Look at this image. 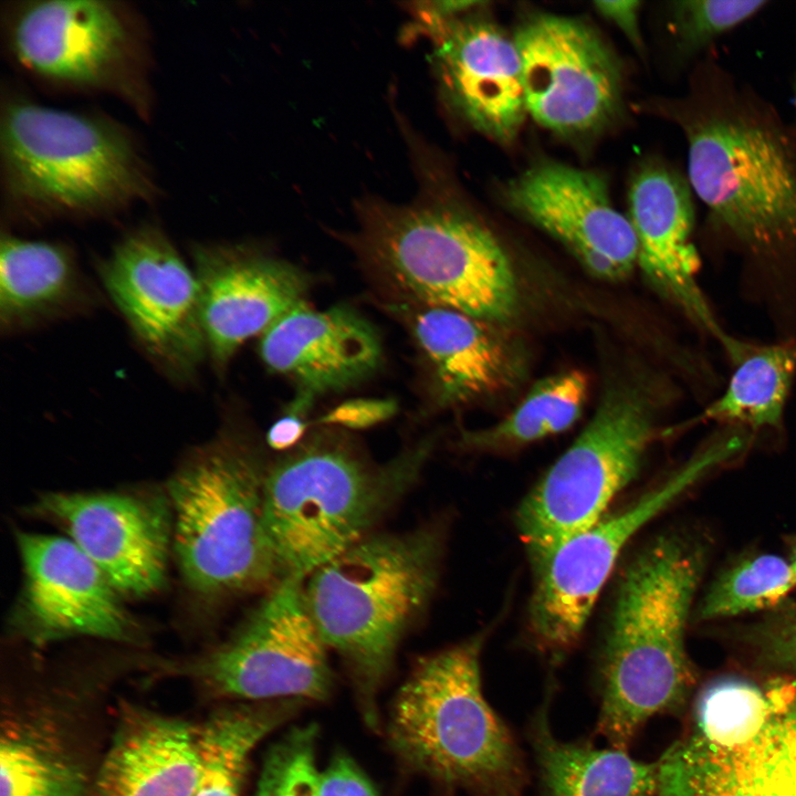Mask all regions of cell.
I'll return each mask as SVG.
<instances>
[{"mask_svg":"<svg viewBox=\"0 0 796 796\" xmlns=\"http://www.w3.org/2000/svg\"><path fill=\"white\" fill-rule=\"evenodd\" d=\"M192 270L214 371L226 373L238 349L305 303L310 277L301 269L239 244H195Z\"/></svg>","mask_w":796,"mask_h":796,"instance_id":"17","label":"cell"},{"mask_svg":"<svg viewBox=\"0 0 796 796\" xmlns=\"http://www.w3.org/2000/svg\"><path fill=\"white\" fill-rule=\"evenodd\" d=\"M260 356L272 371L291 378L298 392L289 412L302 415L321 394L369 376L381 358L371 325L347 306L317 311L303 303L261 335Z\"/></svg>","mask_w":796,"mask_h":796,"instance_id":"22","label":"cell"},{"mask_svg":"<svg viewBox=\"0 0 796 796\" xmlns=\"http://www.w3.org/2000/svg\"><path fill=\"white\" fill-rule=\"evenodd\" d=\"M29 514L62 528L121 596L144 597L165 585L174 532L168 495L49 492Z\"/></svg>","mask_w":796,"mask_h":796,"instance_id":"15","label":"cell"},{"mask_svg":"<svg viewBox=\"0 0 796 796\" xmlns=\"http://www.w3.org/2000/svg\"><path fill=\"white\" fill-rule=\"evenodd\" d=\"M767 1L690 0L672 2L670 29L679 54L689 60L716 39L750 20Z\"/></svg>","mask_w":796,"mask_h":796,"instance_id":"33","label":"cell"},{"mask_svg":"<svg viewBox=\"0 0 796 796\" xmlns=\"http://www.w3.org/2000/svg\"><path fill=\"white\" fill-rule=\"evenodd\" d=\"M0 124L8 190L31 208L90 214L149 193L148 177L130 138L112 123L13 101L4 107Z\"/></svg>","mask_w":796,"mask_h":796,"instance_id":"9","label":"cell"},{"mask_svg":"<svg viewBox=\"0 0 796 796\" xmlns=\"http://www.w3.org/2000/svg\"><path fill=\"white\" fill-rule=\"evenodd\" d=\"M82 764L55 733L42 725L9 719L0 740V796H83Z\"/></svg>","mask_w":796,"mask_h":796,"instance_id":"29","label":"cell"},{"mask_svg":"<svg viewBox=\"0 0 796 796\" xmlns=\"http://www.w3.org/2000/svg\"><path fill=\"white\" fill-rule=\"evenodd\" d=\"M318 796H377L369 779L346 755L335 756L320 772Z\"/></svg>","mask_w":796,"mask_h":796,"instance_id":"37","label":"cell"},{"mask_svg":"<svg viewBox=\"0 0 796 796\" xmlns=\"http://www.w3.org/2000/svg\"><path fill=\"white\" fill-rule=\"evenodd\" d=\"M549 695L544 699L530 727L542 796H657V762L557 739L549 725Z\"/></svg>","mask_w":796,"mask_h":796,"instance_id":"26","label":"cell"},{"mask_svg":"<svg viewBox=\"0 0 796 796\" xmlns=\"http://www.w3.org/2000/svg\"><path fill=\"white\" fill-rule=\"evenodd\" d=\"M306 427L301 415L289 412L271 426L266 434V443L275 451L294 449L302 441Z\"/></svg>","mask_w":796,"mask_h":796,"instance_id":"39","label":"cell"},{"mask_svg":"<svg viewBox=\"0 0 796 796\" xmlns=\"http://www.w3.org/2000/svg\"><path fill=\"white\" fill-rule=\"evenodd\" d=\"M693 193L689 179L677 170L649 164L630 184L628 218L637 239V264L648 282L702 336L721 347L731 334L720 324L698 283Z\"/></svg>","mask_w":796,"mask_h":796,"instance_id":"19","label":"cell"},{"mask_svg":"<svg viewBox=\"0 0 796 796\" xmlns=\"http://www.w3.org/2000/svg\"><path fill=\"white\" fill-rule=\"evenodd\" d=\"M677 387L662 373L635 371L612 381L572 446L520 504L515 523L534 567L604 516L637 475Z\"/></svg>","mask_w":796,"mask_h":796,"instance_id":"8","label":"cell"},{"mask_svg":"<svg viewBox=\"0 0 796 796\" xmlns=\"http://www.w3.org/2000/svg\"><path fill=\"white\" fill-rule=\"evenodd\" d=\"M12 49L30 71L61 83L102 87L133 62L134 40L123 12L95 0L33 1L11 27Z\"/></svg>","mask_w":796,"mask_h":796,"instance_id":"20","label":"cell"},{"mask_svg":"<svg viewBox=\"0 0 796 796\" xmlns=\"http://www.w3.org/2000/svg\"><path fill=\"white\" fill-rule=\"evenodd\" d=\"M511 208L558 240L595 276L617 281L637 265L629 218L612 205L591 171L557 163L531 167L505 188Z\"/></svg>","mask_w":796,"mask_h":796,"instance_id":"18","label":"cell"},{"mask_svg":"<svg viewBox=\"0 0 796 796\" xmlns=\"http://www.w3.org/2000/svg\"><path fill=\"white\" fill-rule=\"evenodd\" d=\"M266 469L249 439L227 427L189 451L168 481L181 577L205 601L277 580L263 524Z\"/></svg>","mask_w":796,"mask_h":796,"instance_id":"7","label":"cell"},{"mask_svg":"<svg viewBox=\"0 0 796 796\" xmlns=\"http://www.w3.org/2000/svg\"><path fill=\"white\" fill-rule=\"evenodd\" d=\"M795 109H796V85H795Z\"/></svg>","mask_w":796,"mask_h":796,"instance_id":"41","label":"cell"},{"mask_svg":"<svg viewBox=\"0 0 796 796\" xmlns=\"http://www.w3.org/2000/svg\"><path fill=\"white\" fill-rule=\"evenodd\" d=\"M754 439L742 428L721 426L664 480L566 541L537 565L530 607L536 646L555 659L570 650L633 535L704 478L744 454Z\"/></svg>","mask_w":796,"mask_h":796,"instance_id":"10","label":"cell"},{"mask_svg":"<svg viewBox=\"0 0 796 796\" xmlns=\"http://www.w3.org/2000/svg\"><path fill=\"white\" fill-rule=\"evenodd\" d=\"M522 64L527 114L541 126L575 136L601 128L621 98L619 63L582 21L554 14L525 20L513 36Z\"/></svg>","mask_w":796,"mask_h":796,"instance_id":"13","label":"cell"},{"mask_svg":"<svg viewBox=\"0 0 796 796\" xmlns=\"http://www.w3.org/2000/svg\"><path fill=\"white\" fill-rule=\"evenodd\" d=\"M796 590V569L788 557L753 553L736 558L710 583L693 609V619L710 621L764 614Z\"/></svg>","mask_w":796,"mask_h":796,"instance_id":"31","label":"cell"},{"mask_svg":"<svg viewBox=\"0 0 796 796\" xmlns=\"http://www.w3.org/2000/svg\"><path fill=\"white\" fill-rule=\"evenodd\" d=\"M198 726L146 708H124L96 772L97 796H193Z\"/></svg>","mask_w":796,"mask_h":796,"instance_id":"24","label":"cell"},{"mask_svg":"<svg viewBox=\"0 0 796 796\" xmlns=\"http://www.w3.org/2000/svg\"><path fill=\"white\" fill-rule=\"evenodd\" d=\"M788 558L796 569V535L788 540Z\"/></svg>","mask_w":796,"mask_h":796,"instance_id":"40","label":"cell"},{"mask_svg":"<svg viewBox=\"0 0 796 796\" xmlns=\"http://www.w3.org/2000/svg\"><path fill=\"white\" fill-rule=\"evenodd\" d=\"M0 248L2 334L33 329L87 310L95 301L69 248L11 234L2 235Z\"/></svg>","mask_w":796,"mask_h":796,"instance_id":"25","label":"cell"},{"mask_svg":"<svg viewBox=\"0 0 796 796\" xmlns=\"http://www.w3.org/2000/svg\"><path fill=\"white\" fill-rule=\"evenodd\" d=\"M431 38L440 88L451 108L479 132L511 142L527 114L514 39L485 20L461 17Z\"/></svg>","mask_w":796,"mask_h":796,"instance_id":"21","label":"cell"},{"mask_svg":"<svg viewBox=\"0 0 796 796\" xmlns=\"http://www.w3.org/2000/svg\"><path fill=\"white\" fill-rule=\"evenodd\" d=\"M765 691V720L747 740L721 746L694 732L671 745L657 796H796V680L777 677Z\"/></svg>","mask_w":796,"mask_h":796,"instance_id":"16","label":"cell"},{"mask_svg":"<svg viewBox=\"0 0 796 796\" xmlns=\"http://www.w3.org/2000/svg\"><path fill=\"white\" fill-rule=\"evenodd\" d=\"M353 245L396 304L457 311L491 324L516 313L514 268L483 224L449 203L369 202Z\"/></svg>","mask_w":796,"mask_h":796,"instance_id":"4","label":"cell"},{"mask_svg":"<svg viewBox=\"0 0 796 796\" xmlns=\"http://www.w3.org/2000/svg\"><path fill=\"white\" fill-rule=\"evenodd\" d=\"M594 4L598 12L620 28L633 44L641 45L638 23L641 4L639 1H596Z\"/></svg>","mask_w":796,"mask_h":796,"instance_id":"38","label":"cell"},{"mask_svg":"<svg viewBox=\"0 0 796 796\" xmlns=\"http://www.w3.org/2000/svg\"><path fill=\"white\" fill-rule=\"evenodd\" d=\"M483 639L474 636L416 662L392 706L390 741L409 765L450 792L523 796V754L483 694Z\"/></svg>","mask_w":796,"mask_h":796,"instance_id":"6","label":"cell"},{"mask_svg":"<svg viewBox=\"0 0 796 796\" xmlns=\"http://www.w3.org/2000/svg\"><path fill=\"white\" fill-rule=\"evenodd\" d=\"M767 712L766 691L748 681L725 679L710 685L698 704V733L721 746L752 736Z\"/></svg>","mask_w":796,"mask_h":796,"instance_id":"32","label":"cell"},{"mask_svg":"<svg viewBox=\"0 0 796 796\" xmlns=\"http://www.w3.org/2000/svg\"><path fill=\"white\" fill-rule=\"evenodd\" d=\"M98 273L157 369L178 384L193 381L208 358L199 286L168 237L151 226L130 231L100 263Z\"/></svg>","mask_w":796,"mask_h":796,"instance_id":"12","label":"cell"},{"mask_svg":"<svg viewBox=\"0 0 796 796\" xmlns=\"http://www.w3.org/2000/svg\"><path fill=\"white\" fill-rule=\"evenodd\" d=\"M711 545L670 531L631 559L620 579L600 661L597 733L628 750L652 716L681 708L694 683L685 647Z\"/></svg>","mask_w":796,"mask_h":796,"instance_id":"2","label":"cell"},{"mask_svg":"<svg viewBox=\"0 0 796 796\" xmlns=\"http://www.w3.org/2000/svg\"><path fill=\"white\" fill-rule=\"evenodd\" d=\"M723 353L731 367L725 388L691 423L779 432L796 376V339L762 344L734 336Z\"/></svg>","mask_w":796,"mask_h":796,"instance_id":"27","label":"cell"},{"mask_svg":"<svg viewBox=\"0 0 796 796\" xmlns=\"http://www.w3.org/2000/svg\"><path fill=\"white\" fill-rule=\"evenodd\" d=\"M303 582L276 580L229 639L175 671L218 696L327 698L329 649L307 608Z\"/></svg>","mask_w":796,"mask_h":796,"instance_id":"11","label":"cell"},{"mask_svg":"<svg viewBox=\"0 0 796 796\" xmlns=\"http://www.w3.org/2000/svg\"><path fill=\"white\" fill-rule=\"evenodd\" d=\"M588 390L586 375L578 370L549 376L536 383L502 421L484 430L465 433L469 447L495 449L530 443L563 432L580 417Z\"/></svg>","mask_w":796,"mask_h":796,"instance_id":"30","label":"cell"},{"mask_svg":"<svg viewBox=\"0 0 796 796\" xmlns=\"http://www.w3.org/2000/svg\"><path fill=\"white\" fill-rule=\"evenodd\" d=\"M316 727H295L264 760L254 796H318Z\"/></svg>","mask_w":796,"mask_h":796,"instance_id":"34","label":"cell"},{"mask_svg":"<svg viewBox=\"0 0 796 796\" xmlns=\"http://www.w3.org/2000/svg\"><path fill=\"white\" fill-rule=\"evenodd\" d=\"M286 715L283 704L265 703L213 711L198 726L193 796H240L252 751Z\"/></svg>","mask_w":796,"mask_h":796,"instance_id":"28","label":"cell"},{"mask_svg":"<svg viewBox=\"0 0 796 796\" xmlns=\"http://www.w3.org/2000/svg\"><path fill=\"white\" fill-rule=\"evenodd\" d=\"M428 452L423 443L376 465L342 437L325 432L268 465L263 524L277 580H304L370 535L415 483Z\"/></svg>","mask_w":796,"mask_h":796,"instance_id":"3","label":"cell"},{"mask_svg":"<svg viewBox=\"0 0 796 796\" xmlns=\"http://www.w3.org/2000/svg\"><path fill=\"white\" fill-rule=\"evenodd\" d=\"M396 411L397 404L391 399H353L331 409L318 422L350 429H364L385 421L394 416Z\"/></svg>","mask_w":796,"mask_h":796,"instance_id":"36","label":"cell"},{"mask_svg":"<svg viewBox=\"0 0 796 796\" xmlns=\"http://www.w3.org/2000/svg\"><path fill=\"white\" fill-rule=\"evenodd\" d=\"M388 307L405 320L440 405L455 406L485 398L519 380L521 356L494 324L440 307L396 303Z\"/></svg>","mask_w":796,"mask_h":796,"instance_id":"23","label":"cell"},{"mask_svg":"<svg viewBox=\"0 0 796 796\" xmlns=\"http://www.w3.org/2000/svg\"><path fill=\"white\" fill-rule=\"evenodd\" d=\"M442 528L370 534L303 582L307 608L329 650L367 695L389 672L408 629L436 590Z\"/></svg>","mask_w":796,"mask_h":796,"instance_id":"5","label":"cell"},{"mask_svg":"<svg viewBox=\"0 0 796 796\" xmlns=\"http://www.w3.org/2000/svg\"><path fill=\"white\" fill-rule=\"evenodd\" d=\"M710 232L741 260L742 291L796 339V128L711 60L671 107Z\"/></svg>","mask_w":796,"mask_h":796,"instance_id":"1","label":"cell"},{"mask_svg":"<svg viewBox=\"0 0 796 796\" xmlns=\"http://www.w3.org/2000/svg\"><path fill=\"white\" fill-rule=\"evenodd\" d=\"M17 543L23 584L10 619L15 635L33 646L74 637L143 640L122 596L69 537L19 532Z\"/></svg>","mask_w":796,"mask_h":796,"instance_id":"14","label":"cell"},{"mask_svg":"<svg viewBox=\"0 0 796 796\" xmlns=\"http://www.w3.org/2000/svg\"><path fill=\"white\" fill-rule=\"evenodd\" d=\"M734 636L755 662L796 680V598L737 628Z\"/></svg>","mask_w":796,"mask_h":796,"instance_id":"35","label":"cell"}]
</instances>
